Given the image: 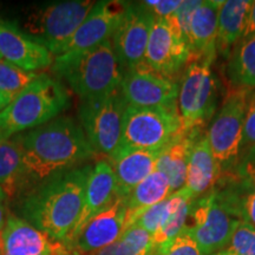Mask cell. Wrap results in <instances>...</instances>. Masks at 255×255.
Here are the masks:
<instances>
[{"label":"cell","instance_id":"obj_1","mask_svg":"<svg viewBox=\"0 0 255 255\" xmlns=\"http://www.w3.org/2000/svg\"><path fill=\"white\" fill-rule=\"evenodd\" d=\"M92 167L70 169L49 177L26 197L24 214L51 240L63 242L78 222Z\"/></svg>","mask_w":255,"mask_h":255},{"label":"cell","instance_id":"obj_2","mask_svg":"<svg viewBox=\"0 0 255 255\" xmlns=\"http://www.w3.org/2000/svg\"><path fill=\"white\" fill-rule=\"evenodd\" d=\"M20 143L23 176L32 181L47 180L95 154L83 128L69 117L31 130Z\"/></svg>","mask_w":255,"mask_h":255},{"label":"cell","instance_id":"obj_3","mask_svg":"<svg viewBox=\"0 0 255 255\" xmlns=\"http://www.w3.org/2000/svg\"><path fill=\"white\" fill-rule=\"evenodd\" d=\"M69 104L70 95L62 83L40 73L0 113V141L43 126L58 116Z\"/></svg>","mask_w":255,"mask_h":255},{"label":"cell","instance_id":"obj_4","mask_svg":"<svg viewBox=\"0 0 255 255\" xmlns=\"http://www.w3.org/2000/svg\"><path fill=\"white\" fill-rule=\"evenodd\" d=\"M55 73L65 78L71 90L82 101L102 97L119 90L123 79V69L111 39L72 60Z\"/></svg>","mask_w":255,"mask_h":255},{"label":"cell","instance_id":"obj_5","mask_svg":"<svg viewBox=\"0 0 255 255\" xmlns=\"http://www.w3.org/2000/svg\"><path fill=\"white\" fill-rule=\"evenodd\" d=\"M181 132L182 126L177 108L128 105L117 154L130 150L161 151Z\"/></svg>","mask_w":255,"mask_h":255},{"label":"cell","instance_id":"obj_6","mask_svg":"<svg viewBox=\"0 0 255 255\" xmlns=\"http://www.w3.org/2000/svg\"><path fill=\"white\" fill-rule=\"evenodd\" d=\"M251 91L235 89L210 122L207 139L215 161L225 175H234L244 154V124Z\"/></svg>","mask_w":255,"mask_h":255},{"label":"cell","instance_id":"obj_7","mask_svg":"<svg viewBox=\"0 0 255 255\" xmlns=\"http://www.w3.org/2000/svg\"><path fill=\"white\" fill-rule=\"evenodd\" d=\"M213 62L212 58L193 59L184 69L177 97V110L184 133H200L215 110L216 81Z\"/></svg>","mask_w":255,"mask_h":255},{"label":"cell","instance_id":"obj_8","mask_svg":"<svg viewBox=\"0 0 255 255\" xmlns=\"http://www.w3.org/2000/svg\"><path fill=\"white\" fill-rule=\"evenodd\" d=\"M96 2L91 0H66L41 7L28 15L25 30L57 57L87 19Z\"/></svg>","mask_w":255,"mask_h":255},{"label":"cell","instance_id":"obj_9","mask_svg":"<svg viewBox=\"0 0 255 255\" xmlns=\"http://www.w3.org/2000/svg\"><path fill=\"white\" fill-rule=\"evenodd\" d=\"M127 107L121 88L109 95L82 101L79 120L95 152H101L110 158L117 154Z\"/></svg>","mask_w":255,"mask_h":255},{"label":"cell","instance_id":"obj_10","mask_svg":"<svg viewBox=\"0 0 255 255\" xmlns=\"http://www.w3.org/2000/svg\"><path fill=\"white\" fill-rule=\"evenodd\" d=\"M239 220L226 209L214 190L193 201L186 227L203 255L222 251Z\"/></svg>","mask_w":255,"mask_h":255},{"label":"cell","instance_id":"obj_11","mask_svg":"<svg viewBox=\"0 0 255 255\" xmlns=\"http://www.w3.org/2000/svg\"><path fill=\"white\" fill-rule=\"evenodd\" d=\"M124 8V1L96 2L87 19L55 58L52 71L62 69L72 60L111 39L119 26Z\"/></svg>","mask_w":255,"mask_h":255},{"label":"cell","instance_id":"obj_12","mask_svg":"<svg viewBox=\"0 0 255 255\" xmlns=\"http://www.w3.org/2000/svg\"><path fill=\"white\" fill-rule=\"evenodd\" d=\"M188 39L170 18H155L143 64L154 71L176 77L189 60Z\"/></svg>","mask_w":255,"mask_h":255},{"label":"cell","instance_id":"obj_13","mask_svg":"<svg viewBox=\"0 0 255 255\" xmlns=\"http://www.w3.org/2000/svg\"><path fill=\"white\" fill-rule=\"evenodd\" d=\"M155 17L143 2H126L123 15L111 41L123 73L144 60L149 34Z\"/></svg>","mask_w":255,"mask_h":255},{"label":"cell","instance_id":"obj_14","mask_svg":"<svg viewBox=\"0 0 255 255\" xmlns=\"http://www.w3.org/2000/svg\"><path fill=\"white\" fill-rule=\"evenodd\" d=\"M121 92L130 107L177 108L176 81L154 71L143 63L123 73Z\"/></svg>","mask_w":255,"mask_h":255},{"label":"cell","instance_id":"obj_15","mask_svg":"<svg viewBox=\"0 0 255 255\" xmlns=\"http://www.w3.org/2000/svg\"><path fill=\"white\" fill-rule=\"evenodd\" d=\"M126 203L117 196L109 208L94 216L78 235L64 244L81 255H94L120 240L126 232Z\"/></svg>","mask_w":255,"mask_h":255},{"label":"cell","instance_id":"obj_16","mask_svg":"<svg viewBox=\"0 0 255 255\" xmlns=\"http://www.w3.org/2000/svg\"><path fill=\"white\" fill-rule=\"evenodd\" d=\"M0 57L31 72L45 69L55 62L45 46L2 20H0Z\"/></svg>","mask_w":255,"mask_h":255},{"label":"cell","instance_id":"obj_17","mask_svg":"<svg viewBox=\"0 0 255 255\" xmlns=\"http://www.w3.org/2000/svg\"><path fill=\"white\" fill-rule=\"evenodd\" d=\"M117 199V182L113 164L101 159L92 167L85 188L84 205L78 222L65 241L72 240L90 220L113 205Z\"/></svg>","mask_w":255,"mask_h":255},{"label":"cell","instance_id":"obj_18","mask_svg":"<svg viewBox=\"0 0 255 255\" xmlns=\"http://www.w3.org/2000/svg\"><path fill=\"white\" fill-rule=\"evenodd\" d=\"M222 177V171L215 161L207 139L200 133L191 146L187 165L186 189L191 199L196 200L209 194L218 187Z\"/></svg>","mask_w":255,"mask_h":255},{"label":"cell","instance_id":"obj_19","mask_svg":"<svg viewBox=\"0 0 255 255\" xmlns=\"http://www.w3.org/2000/svg\"><path fill=\"white\" fill-rule=\"evenodd\" d=\"M53 240L23 219L9 216L0 233V251L6 255H44L52 251Z\"/></svg>","mask_w":255,"mask_h":255},{"label":"cell","instance_id":"obj_20","mask_svg":"<svg viewBox=\"0 0 255 255\" xmlns=\"http://www.w3.org/2000/svg\"><path fill=\"white\" fill-rule=\"evenodd\" d=\"M221 2V0L201 1V5L194 12L189 26V60L215 59L219 8Z\"/></svg>","mask_w":255,"mask_h":255},{"label":"cell","instance_id":"obj_21","mask_svg":"<svg viewBox=\"0 0 255 255\" xmlns=\"http://www.w3.org/2000/svg\"><path fill=\"white\" fill-rule=\"evenodd\" d=\"M159 151L130 150L111 158L117 182V196L126 199L135 188L156 170Z\"/></svg>","mask_w":255,"mask_h":255},{"label":"cell","instance_id":"obj_22","mask_svg":"<svg viewBox=\"0 0 255 255\" xmlns=\"http://www.w3.org/2000/svg\"><path fill=\"white\" fill-rule=\"evenodd\" d=\"M200 133L189 135L181 132L158 152L156 159V170L165 175L173 193L180 190L186 184L187 165L191 146Z\"/></svg>","mask_w":255,"mask_h":255},{"label":"cell","instance_id":"obj_23","mask_svg":"<svg viewBox=\"0 0 255 255\" xmlns=\"http://www.w3.org/2000/svg\"><path fill=\"white\" fill-rule=\"evenodd\" d=\"M214 191L231 214L255 227V186L245 182L237 175H226Z\"/></svg>","mask_w":255,"mask_h":255},{"label":"cell","instance_id":"obj_24","mask_svg":"<svg viewBox=\"0 0 255 255\" xmlns=\"http://www.w3.org/2000/svg\"><path fill=\"white\" fill-rule=\"evenodd\" d=\"M173 194L165 175L155 170L133 189L124 200L127 207L126 231L135 225L146 208L162 202Z\"/></svg>","mask_w":255,"mask_h":255},{"label":"cell","instance_id":"obj_25","mask_svg":"<svg viewBox=\"0 0 255 255\" xmlns=\"http://www.w3.org/2000/svg\"><path fill=\"white\" fill-rule=\"evenodd\" d=\"M251 4L250 0H227L220 5L216 51L223 56L231 55L233 45L242 39Z\"/></svg>","mask_w":255,"mask_h":255},{"label":"cell","instance_id":"obj_26","mask_svg":"<svg viewBox=\"0 0 255 255\" xmlns=\"http://www.w3.org/2000/svg\"><path fill=\"white\" fill-rule=\"evenodd\" d=\"M228 76L235 89H255V36L241 39L233 51L228 64Z\"/></svg>","mask_w":255,"mask_h":255},{"label":"cell","instance_id":"obj_27","mask_svg":"<svg viewBox=\"0 0 255 255\" xmlns=\"http://www.w3.org/2000/svg\"><path fill=\"white\" fill-rule=\"evenodd\" d=\"M23 177V151L19 139L0 141V188L12 195Z\"/></svg>","mask_w":255,"mask_h":255},{"label":"cell","instance_id":"obj_28","mask_svg":"<svg viewBox=\"0 0 255 255\" xmlns=\"http://www.w3.org/2000/svg\"><path fill=\"white\" fill-rule=\"evenodd\" d=\"M173 194L175 199L173 213L169 216L163 227L152 235L154 251L170 244L178 234L183 232L184 227H186L194 199H191L189 193L184 188H181L180 190L175 191Z\"/></svg>","mask_w":255,"mask_h":255},{"label":"cell","instance_id":"obj_29","mask_svg":"<svg viewBox=\"0 0 255 255\" xmlns=\"http://www.w3.org/2000/svg\"><path fill=\"white\" fill-rule=\"evenodd\" d=\"M39 77V73L26 71L0 57V90L12 101Z\"/></svg>","mask_w":255,"mask_h":255},{"label":"cell","instance_id":"obj_30","mask_svg":"<svg viewBox=\"0 0 255 255\" xmlns=\"http://www.w3.org/2000/svg\"><path fill=\"white\" fill-rule=\"evenodd\" d=\"M115 255H154L152 235L138 226L128 228L115 244Z\"/></svg>","mask_w":255,"mask_h":255},{"label":"cell","instance_id":"obj_31","mask_svg":"<svg viewBox=\"0 0 255 255\" xmlns=\"http://www.w3.org/2000/svg\"><path fill=\"white\" fill-rule=\"evenodd\" d=\"M174 205V194H171L170 196L162 201V202L156 203V205L146 208L144 212H142V214L138 216L133 226H138V227L150 233L151 235L156 234L159 229L163 227L169 216L173 213Z\"/></svg>","mask_w":255,"mask_h":255},{"label":"cell","instance_id":"obj_32","mask_svg":"<svg viewBox=\"0 0 255 255\" xmlns=\"http://www.w3.org/2000/svg\"><path fill=\"white\" fill-rule=\"evenodd\" d=\"M222 251L234 255H255V227L239 220Z\"/></svg>","mask_w":255,"mask_h":255},{"label":"cell","instance_id":"obj_33","mask_svg":"<svg viewBox=\"0 0 255 255\" xmlns=\"http://www.w3.org/2000/svg\"><path fill=\"white\" fill-rule=\"evenodd\" d=\"M154 255H203V253L194 239L183 231L170 244L155 250Z\"/></svg>","mask_w":255,"mask_h":255},{"label":"cell","instance_id":"obj_34","mask_svg":"<svg viewBox=\"0 0 255 255\" xmlns=\"http://www.w3.org/2000/svg\"><path fill=\"white\" fill-rule=\"evenodd\" d=\"M201 5V0H186V1L181 2L180 7H178L173 15H170L171 21L180 28L181 32L183 33V36L188 39L189 43V26H190V20L193 17L194 12L196 11V8Z\"/></svg>","mask_w":255,"mask_h":255},{"label":"cell","instance_id":"obj_35","mask_svg":"<svg viewBox=\"0 0 255 255\" xmlns=\"http://www.w3.org/2000/svg\"><path fill=\"white\" fill-rule=\"evenodd\" d=\"M255 146V92H251L247 102L244 124V152ZM244 155V154H242Z\"/></svg>","mask_w":255,"mask_h":255},{"label":"cell","instance_id":"obj_36","mask_svg":"<svg viewBox=\"0 0 255 255\" xmlns=\"http://www.w3.org/2000/svg\"><path fill=\"white\" fill-rule=\"evenodd\" d=\"M235 174L240 180L255 186V146L244 152Z\"/></svg>","mask_w":255,"mask_h":255},{"label":"cell","instance_id":"obj_37","mask_svg":"<svg viewBox=\"0 0 255 255\" xmlns=\"http://www.w3.org/2000/svg\"><path fill=\"white\" fill-rule=\"evenodd\" d=\"M181 2L182 0H148L143 4L150 9L155 18H168L175 13Z\"/></svg>","mask_w":255,"mask_h":255},{"label":"cell","instance_id":"obj_38","mask_svg":"<svg viewBox=\"0 0 255 255\" xmlns=\"http://www.w3.org/2000/svg\"><path fill=\"white\" fill-rule=\"evenodd\" d=\"M255 36V1H252L250 12L247 15V21H246V27H245L244 36L242 39H246V38Z\"/></svg>","mask_w":255,"mask_h":255},{"label":"cell","instance_id":"obj_39","mask_svg":"<svg viewBox=\"0 0 255 255\" xmlns=\"http://www.w3.org/2000/svg\"><path fill=\"white\" fill-rule=\"evenodd\" d=\"M52 255H81L78 252L72 250L71 247H69L68 245L64 244V242L56 241L55 247H53Z\"/></svg>","mask_w":255,"mask_h":255},{"label":"cell","instance_id":"obj_40","mask_svg":"<svg viewBox=\"0 0 255 255\" xmlns=\"http://www.w3.org/2000/svg\"><path fill=\"white\" fill-rule=\"evenodd\" d=\"M5 199L6 194L5 191L2 190V188H0V233L4 229L6 221H7L8 218H6V207H5Z\"/></svg>","mask_w":255,"mask_h":255},{"label":"cell","instance_id":"obj_41","mask_svg":"<svg viewBox=\"0 0 255 255\" xmlns=\"http://www.w3.org/2000/svg\"><path fill=\"white\" fill-rule=\"evenodd\" d=\"M11 102H12L11 98H9L8 96H6L4 92L0 90V113H1V111L4 110L6 107L11 103Z\"/></svg>","mask_w":255,"mask_h":255},{"label":"cell","instance_id":"obj_42","mask_svg":"<svg viewBox=\"0 0 255 255\" xmlns=\"http://www.w3.org/2000/svg\"><path fill=\"white\" fill-rule=\"evenodd\" d=\"M94 255H115V244L111 245V246L104 248V250H102L101 252H98V253H96Z\"/></svg>","mask_w":255,"mask_h":255},{"label":"cell","instance_id":"obj_43","mask_svg":"<svg viewBox=\"0 0 255 255\" xmlns=\"http://www.w3.org/2000/svg\"><path fill=\"white\" fill-rule=\"evenodd\" d=\"M212 255H234V254L228 253V252H225V251H220V252H216V253L212 254Z\"/></svg>","mask_w":255,"mask_h":255},{"label":"cell","instance_id":"obj_44","mask_svg":"<svg viewBox=\"0 0 255 255\" xmlns=\"http://www.w3.org/2000/svg\"><path fill=\"white\" fill-rule=\"evenodd\" d=\"M53 247H55V246H53ZM52 252H53V248H52V251L49 252V253H45L44 255H52ZM0 255H6V254H4L1 251H0Z\"/></svg>","mask_w":255,"mask_h":255}]
</instances>
